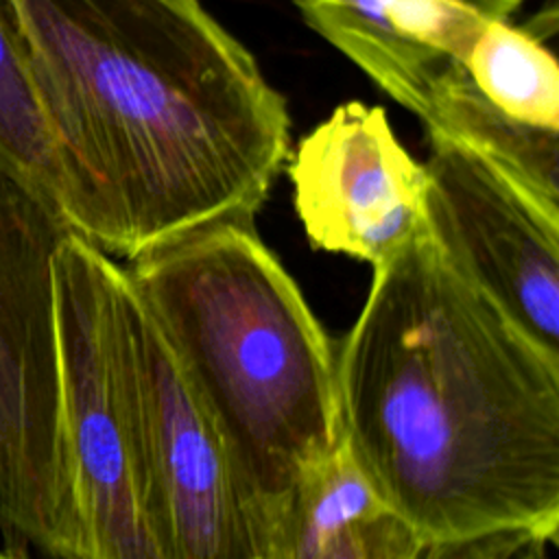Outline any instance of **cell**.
<instances>
[{
    "label": "cell",
    "instance_id": "277c9868",
    "mask_svg": "<svg viewBox=\"0 0 559 559\" xmlns=\"http://www.w3.org/2000/svg\"><path fill=\"white\" fill-rule=\"evenodd\" d=\"M122 266L74 231L52 253V301L74 559H162L118 328Z\"/></svg>",
    "mask_w": 559,
    "mask_h": 559
},
{
    "label": "cell",
    "instance_id": "3957f363",
    "mask_svg": "<svg viewBox=\"0 0 559 559\" xmlns=\"http://www.w3.org/2000/svg\"><path fill=\"white\" fill-rule=\"evenodd\" d=\"M255 223L216 221L127 260L207 406L275 559L297 485L343 437L334 347Z\"/></svg>",
    "mask_w": 559,
    "mask_h": 559
},
{
    "label": "cell",
    "instance_id": "6da1fadb",
    "mask_svg": "<svg viewBox=\"0 0 559 559\" xmlns=\"http://www.w3.org/2000/svg\"><path fill=\"white\" fill-rule=\"evenodd\" d=\"M343 437L426 542L559 535V358L469 284L421 227L373 264L334 347Z\"/></svg>",
    "mask_w": 559,
    "mask_h": 559
},
{
    "label": "cell",
    "instance_id": "ba28073f",
    "mask_svg": "<svg viewBox=\"0 0 559 559\" xmlns=\"http://www.w3.org/2000/svg\"><path fill=\"white\" fill-rule=\"evenodd\" d=\"M286 157L293 203L314 249L373 266L421 227L424 166L382 107L341 103Z\"/></svg>",
    "mask_w": 559,
    "mask_h": 559
},
{
    "label": "cell",
    "instance_id": "5bb4252c",
    "mask_svg": "<svg viewBox=\"0 0 559 559\" xmlns=\"http://www.w3.org/2000/svg\"><path fill=\"white\" fill-rule=\"evenodd\" d=\"M522 2H526V0H522Z\"/></svg>",
    "mask_w": 559,
    "mask_h": 559
},
{
    "label": "cell",
    "instance_id": "8992f818",
    "mask_svg": "<svg viewBox=\"0 0 559 559\" xmlns=\"http://www.w3.org/2000/svg\"><path fill=\"white\" fill-rule=\"evenodd\" d=\"M116 299L162 559H262L223 437L124 266Z\"/></svg>",
    "mask_w": 559,
    "mask_h": 559
},
{
    "label": "cell",
    "instance_id": "5b68a950",
    "mask_svg": "<svg viewBox=\"0 0 559 559\" xmlns=\"http://www.w3.org/2000/svg\"><path fill=\"white\" fill-rule=\"evenodd\" d=\"M68 225L0 164V542L74 559L52 301Z\"/></svg>",
    "mask_w": 559,
    "mask_h": 559
},
{
    "label": "cell",
    "instance_id": "7c38bea8",
    "mask_svg": "<svg viewBox=\"0 0 559 559\" xmlns=\"http://www.w3.org/2000/svg\"><path fill=\"white\" fill-rule=\"evenodd\" d=\"M0 164L81 236L79 194L33 81L15 0H0Z\"/></svg>",
    "mask_w": 559,
    "mask_h": 559
},
{
    "label": "cell",
    "instance_id": "4fadbf2b",
    "mask_svg": "<svg viewBox=\"0 0 559 559\" xmlns=\"http://www.w3.org/2000/svg\"><path fill=\"white\" fill-rule=\"evenodd\" d=\"M476 87L509 116L559 131V66L544 39L509 17L487 20L461 61Z\"/></svg>",
    "mask_w": 559,
    "mask_h": 559
},
{
    "label": "cell",
    "instance_id": "9c48e42d",
    "mask_svg": "<svg viewBox=\"0 0 559 559\" xmlns=\"http://www.w3.org/2000/svg\"><path fill=\"white\" fill-rule=\"evenodd\" d=\"M304 24L395 103L424 116L437 72L522 0H290Z\"/></svg>",
    "mask_w": 559,
    "mask_h": 559
},
{
    "label": "cell",
    "instance_id": "30bf717a",
    "mask_svg": "<svg viewBox=\"0 0 559 559\" xmlns=\"http://www.w3.org/2000/svg\"><path fill=\"white\" fill-rule=\"evenodd\" d=\"M426 542L378 491L345 437L297 485L275 559H424Z\"/></svg>",
    "mask_w": 559,
    "mask_h": 559
},
{
    "label": "cell",
    "instance_id": "7a4b0ae2",
    "mask_svg": "<svg viewBox=\"0 0 559 559\" xmlns=\"http://www.w3.org/2000/svg\"><path fill=\"white\" fill-rule=\"evenodd\" d=\"M15 2L85 240L131 260L207 223H255L288 107L199 0Z\"/></svg>",
    "mask_w": 559,
    "mask_h": 559
},
{
    "label": "cell",
    "instance_id": "52a82bcc",
    "mask_svg": "<svg viewBox=\"0 0 559 559\" xmlns=\"http://www.w3.org/2000/svg\"><path fill=\"white\" fill-rule=\"evenodd\" d=\"M426 133V231L469 284L559 358V212L465 144Z\"/></svg>",
    "mask_w": 559,
    "mask_h": 559
},
{
    "label": "cell",
    "instance_id": "8fae6325",
    "mask_svg": "<svg viewBox=\"0 0 559 559\" xmlns=\"http://www.w3.org/2000/svg\"><path fill=\"white\" fill-rule=\"evenodd\" d=\"M504 173L550 212H559V131L522 122L496 107L472 81L459 59L432 79L419 118Z\"/></svg>",
    "mask_w": 559,
    "mask_h": 559
}]
</instances>
